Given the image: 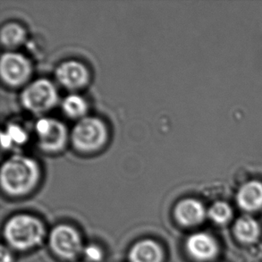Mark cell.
Masks as SVG:
<instances>
[{"label": "cell", "mask_w": 262, "mask_h": 262, "mask_svg": "<svg viewBox=\"0 0 262 262\" xmlns=\"http://www.w3.org/2000/svg\"><path fill=\"white\" fill-rule=\"evenodd\" d=\"M41 171L32 158L14 155L7 159L0 169V184L6 194L20 197L32 192L39 184Z\"/></svg>", "instance_id": "1"}, {"label": "cell", "mask_w": 262, "mask_h": 262, "mask_svg": "<svg viewBox=\"0 0 262 262\" xmlns=\"http://www.w3.org/2000/svg\"><path fill=\"white\" fill-rule=\"evenodd\" d=\"M3 233L11 248L25 252L41 244L45 236V227L37 216L17 214L7 220Z\"/></svg>", "instance_id": "2"}, {"label": "cell", "mask_w": 262, "mask_h": 262, "mask_svg": "<svg viewBox=\"0 0 262 262\" xmlns=\"http://www.w3.org/2000/svg\"><path fill=\"white\" fill-rule=\"evenodd\" d=\"M70 139L74 148L79 152H97L106 145L108 140V130L102 119L85 117L75 124Z\"/></svg>", "instance_id": "3"}, {"label": "cell", "mask_w": 262, "mask_h": 262, "mask_svg": "<svg viewBox=\"0 0 262 262\" xmlns=\"http://www.w3.org/2000/svg\"><path fill=\"white\" fill-rule=\"evenodd\" d=\"M58 96L57 89L48 79L39 78L23 90L21 102L26 110L33 113H43L56 106Z\"/></svg>", "instance_id": "4"}, {"label": "cell", "mask_w": 262, "mask_h": 262, "mask_svg": "<svg viewBox=\"0 0 262 262\" xmlns=\"http://www.w3.org/2000/svg\"><path fill=\"white\" fill-rule=\"evenodd\" d=\"M38 146L42 151L55 153L64 149L68 140V128L61 121L41 117L36 122Z\"/></svg>", "instance_id": "5"}, {"label": "cell", "mask_w": 262, "mask_h": 262, "mask_svg": "<svg viewBox=\"0 0 262 262\" xmlns=\"http://www.w3.org/2000/svg\"><path fill=\"white\" fill-rule=\"evenodd\" d=\"M50 247L60 259L72 260L83 251L82 238L75 227L60 224L54 227L50 235Z\"/></svg>", "instance_id": "6"}, {"label": "cell", "mask_w": 262, "mask_h": 262, "mask_svg": "<svg viewBox=\"0 0 262 262\" xmlns=\"http://www.w3.org/2000/svg\"><path fill=\"white\" fill-rule=\"evenodd\" d=\"M32 64L23 54L7 51L0 58V76L11 87L24 85L31 77Z\"/></svg>", "instance_id": "7"}, {"label": "cell", "mask_w": 262, "mask_h": 262, "mask_svg": "<svg viewBox=\"0 0 262 262\" xmlns=\"http://www.w3.org/2000/svg\"><path fill=\"white\" fill-rule=\"evenodd\" d=\"M57 82L69 91L84 88L90 82V72L84 64L77 60L62 62L55 72Z\"/></svg>", "instance_id": "8"}, {"label": "cell", "mask_w": 262, "mask_h": 262, "mask_svg": "<svg viewBox=\"0 0 262 262\" xmlns=\"http://www.w3.org/2000/svg\"><path fill=\"white\" fill-rule=\"evenodd\" d=\"M185 249L192 259L200 262L210 261L219 253L216 239L204 232L191 234L185 242Z\"/></svg>", "instance_id": "9"}, {"label": "cell", "mask_w": 262, "mask_h": 262, "mask_svg": "<svg viewBox=\"0 0 262 262\" xmlns=\"http://www.w3.org/2000/svg\"><path fill=\"white\" fill-rule=\"evenodd\" d=\"M174 215L177 222L184 227H196L204 222L208 211L202 202L193 198L184 199L177 203Z\"/></svg>", "instance_id": "10"}, {"label": "cell", "mask_w": 262, "mask_h": 262, "mask_svg": "<svg viewBox=\"0 0 262 262\" xmlns=\"http://www.w3.org/2000/svg\"><path fill=\"white\" fill-rule=\"evenodd\" d=\"M236 202L242 210L256 212L262 209V182L249 181L239 188L236 193Z\"/></svg>", "instance_id": "11"}, {"label": "cell", "mask_w": 262, "mask_h": 262, "mask_svg": "<svg viewBox=\"0 0 262 262\" xmlns=\"http://www.w3.org/2000/svg\"><path fill=\"white\" fill-rule=\"evenodd\" d=\"M128 259L130 262H162L163 249L157 242L150 239L141 240L132 246Z\"/></svg>", "instance_id": "12"}, {"label": "cell", "mask_w": 262, "mask_h": 262, "mask_svg": "<svg viewBox=\"0 0 262 262\" xmlns=\"http://www.w3.org/2000/svg\"><path fill=\"white\" fill-rule=\"evenodd\" d=\"M233 233L237 241L250 245L259 239L260 227L258 221L249 215L242 216L236 220L233 227Z\"/></svg>", "instance_id": "13"}, {"label": "cell", "mask_w": 262, "mask_h": 262, "mask_svg": "<svg viewBox=\"0 0 262 262\" xmlns=\"http://www.w3.org/2000/svg\"><path fill=\"white\" fill-rule=\"evenodd\" d=\"M26 39V31L17 23H7L1 28L0 40L2 46L8 50H14L21 46Z\"/></svg>", "instance_id": "14"}, {"label": "cell", "mask_w": 262, "mask_h": 262, "mask_svg": "<svg viewBox=\"0 0 262 262\" xmlns=\"http://www.w3.org/2000/svg\"><path fill=\"white\" fill-rule=\"evenodd\" d=\"M61 108L67 117L71 119H82L88 111V104L82 96L69 94L61 103Z\"/></svg>", "instance_id": "15"}, {"label": "cell", "mask_w": 262, "mask_h": 262, "mask_svg": "<svg viewBox=\"0 0 262 262\" xmlns=\"http://www.w3.org/2000/svg\"><path fill=\"white\" fill-rule=\"evenodd\" d=\"M28 140V135L24 128L16 124H9L6 131L1 134V144L3 148L8 149L13 144L21 145Z\"/></svg>", "instance_id": "16"}, {"label": "cell", "mask_w": 262, "mask_h": 262, "mask_svg": "<svg viewBox=\"0 0 262 262\" xmlns=\"http://www.w3.org/2000/svg\"><path fill=\"white\" fill-rule=\"evenodd\" d=\"M233 209L231 206L225 202H216L213 203L208 209L209 220L217 225H226L233 217Z\"/></svg>", "instance_id": "17"}, {"label": "cell", "mask_w": 262, "mask_h": 262, "mask_svg": "<svg viewBox=\"0 0 262 262\" xmlns=\"http://www.w3.org/2000/svg\"><path fill=\"white\" fill-rule=\"evenodd\" d=\"M85 259L90 262H100L103 259L101 248L96 245H89L82 251Z\"/></svg>", "instance_id": "18"}, {"label": "cell", "mask_w": 262, "mask_h": 262, "mask_svg": "<svg viewBox=\"0 0 262 262\" xmlns=\"http://www.w3.org/2000/svg\"><path fill=\"white\" fill-rule=\"evenodd\" d=\"M13 254L9 249L2 246L1 247V262H13Z\"/></svg>", "instance_id": "19"}]
</instances>
